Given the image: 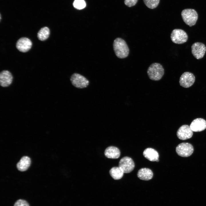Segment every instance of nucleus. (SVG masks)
I'll return each instance as SVG.
<instances>
[{
    "instance_id": "1",
    "label": "nucleus",
    "mask_w": 206,
    "mask_h": 206,
    "mask_svg": "<svg viewBox=\"0 0 206 206\" xmlns=\"http://www.w3.org/2000/svg\"><path fill=\"white\" fill-rule=\"evenodd\" d=\"M113 49L116 56L120 59L124 58L128 55L129 49L125 41L123 39L117 37L114 41Z\"/></svg>"
},
{
    "instance_id": "2",
    "label": "nucleus",
    "mask_w": 206,
    "mask_h": 206,
    "mask_svg": "<svg viewBox=\"0 0 206 206\" xmlns=\"http://www.w3.org/2000/svg\"><path fill=\"white\" fill-rule=\"evenodd\" d=\"M147 73L150 79L154 81H158L163 76L164 70L161 64L154 63L149 66L147 70Z\"/></svg>"
},
{
    "instance_id": "3",
    "label": "nucleus",
    "mask_w": 206,
    "mask_h": 206,
    "mask_svg": "<svg viewBox=\"0 0 206 206\" xmlns=\"http://www.w3.org/2000/svg\"><path fill=\"white\" fill-rule=\"evenodd\" d=\"M181 15L184 21L190 27L195 25L198 18L197 12L192 9L183 10L181 13Z\"/></svg>"
},
{
    "instance_id": "4",
    "label": "nucleus",
    "mask_w": 206,
    "mask_h": 206,
    "mask_svg": "<svg viewBox=\"0 0 206 206\" xmlns=\"http://www.w3.org/2000/svg\"><path fill=\"white\" fill-rule=\"evenodd\" d=\"M171 38L174 43L181 44L187 41L188 36L184 30L180 29H175L171 33Z\"/></svg>"
},
{
    "instance_id": "5",
    "label": "nucleus",
    "mask_w": 206,
    "mask_h": 206,
    "mask_svg": "<svg viewBox=\"0 0 206 206\" xmlns=\"http://www.w3.org/2000/svg\"><path fill=\"white\" fill-rule=\"evenodd\" d=\"M70 80L73 85L78 88H86L89 83V80L86 77L77 73H74L72 75Z\"/></svg>"
},
{
    "instance_id": "6",
    "label": "nucleus",
    "mask_w": 206,
    "mask_h": 206,
    "mask_svg": "<svg viewBox=\"0 0 206 206\" xmlns=\"http://www.w3.org/2000/svg\"><path fill=\"white\" fill-rule=\"evenodd\" d=\"M176 152L180 156L187 157L193 153L194 148L193 146L188 143L183 142L179 144L176 147Z\"/></svg>"
},
{
    "instance_id": "7",
    "label": "nucleus",
    "mask_w": 206,
    "mask_h": 206,
    "mask_svg": "<svg viewBox=\"0 0 206 206\" xmlns=\"http://www.w3.org/2000/svg\"><path fill=\"white\" fill-rule=\"evenodd\" d=\"M134 163L132 159L130 157H125L122 158L119 163V167L124 173H129L134 169Z\"/></svg>"
},
{
    "instance_id": "8",
    "label": "nucleus",
    "mask_w": 206,
    "mask_h": 206,
    "mask_svg": "<svg viewBox=\"0 0 206 206\" xmlns=\"http://www.w3.org/2000/svg\"><path fill=\"white\" fill-rule=\"evenodd\" d=\"M191 49L193 55L197 59L202 58L206 51L205 45L203 43L199 42H196L193 43L191 46Z\"/></svg>"
},
{
    "instance_id": "9",
    "label": "nucleus",
    "mask_w": 206,
    "mask_h": 206,
    "mask_svg": "<svg viewBox=\"0 0 206 206\" xmlns=\"http://www.w3.org/2000/svg\"><path fill=\"white\" fill-rule=\"evenodd\" d=\"M195 80V77L193 73L189 72H185L181 76L179 82L182 87L188 88L193 84Z\"/></svg>"
},
{
    "instance_id": "10",
    "label": "nucleus",
    "mask_w": 206,
    "mask_h": 206,
    "mask_svg": "<svg viewBox=\"0 0 206 206\" xmlns=\"http://www.w3.org/2000/svg\"><path fill=\"white\" fill-rule=\"evenodd\" d=\"M177 135L180 139L185 140L192 137L193 135V131L189 126L187 125H184L178 129Z\"/></svg>"
},
{
    "instance_id": "11",
    "label": "nucleus",
    "mask_w": 206,
    "mask_h": 206,
    "mask_svg": "<svg viewBox=\"0 0 206 206\" xmlns=\"http://www.w3.org/2000/svg\"><path fill=\"white\" fill-rule=\"evenodd\" d=\"M32 45V42L29 38L23 37L19 39L16 43L17 48L20 52H25L29 50Z\"/></svg>"
},
{
    "instance_id": "12",
    "label": "nucleus",
    "mask_w": 206,
    "mask_h": 206,
    "mask_svg": "<svg viewBox=\"0 0 206 206\" xmlns=\"http://www.w3.org/2000/svg\"><path fill=\"white\" fill-rule=\"evenodd\" d=\"M190 126L193 131H202L206 128V121L202 118H196L192 122Z\"/></svg>"
},
{
    "instance_id": "13",
    "label": "nucleus",
    "mask_w": 206,
    "mask_h": 206,
    "mask_svg": "<svg viewBox=\"0 0 206 206\" xmlns=\"http://www.w3.org/2000/svg\"><path fill=\"white\" fill-rule=\"evenodd\" d=\"M13 77L10 72L7 70H3L0 74V83L3 87L9 86L12 83Z\"/></svg>"
},
{
    "instance_id": "14",
    "label": "nucleus",
    "mask_w": 206,
    "mask_h": 206,
    "mask_svg": "<svg viewBox=\"0 0 206 206\" xmlns=\"http://www.w3.org/2000/svg\"><path fill=\"white\" fill-rule=\"evenodd\" d=\"M104 154L107 158L112 159L118 158L120 155V151L119 149L114 146H110L105 150Z\"/></svg>"
},
{
    "instance_id": "15",
    "label": "nucleus",
    "mask_w": 206,
    "mask_h": 206,
    "mask_svg": "<svg viewBox=\"0 0 206 206\" xmlns=\"http://www.w3.org/2000/svg\"><path fill=\"white\" fill-rule=\"evenodd\" d=\"M138 177L140 179L148 181L152 179L153 176L152 171L147 168H142L139 169L137 174Z\"/></svg>"
},
{
    "instance_id": "16",
    "label": "nucleus",
    "mask_w": 206,
    "mask_h": 206,
    "mask_svg": "<svg viewBox=\"0 0 206 206\" xmlns=\"http://www.w3.org/2000/svg\"><path fill=\"white\" fill-rule=\"evenodd\" d=\"M144 156L149 161H157L159 158V154L155 149L151 148L146 149L143 152Z\"/></svg>"
},
{
    "instance_id": "17",
    "label": "nucleus",
    "mask_w": 206,
    "mask_h": 206,
    "mask_svg": "<svg viewBox=\"0 0 206 206\" xmlns=\"http://www.w3.org/2000/svg\"><path fill=\"white\" fill-rule=\"evenodd\" d=\"M31 163V161L29 157L27 156H23L17 164V168L20 171H25L29 167Z\"/></svg>"
},
{
    "instance_id": "18",
    "label": "nucleus",
    "mask_w": 206,
    "mask_h": 206,
    "mask_svg": "<svg viewBox=\"0 0 206 206\" xmlns=\"http://www.w3.org/2000/svg\"><path fill=\"white\" fill-rule=\"evenodd\" d=\"M109 173L111 177L115 180H119L122 178L124 173L118 167H114L110 169Z\"/></svg>"
},
{
    "instance_id": "19",
    "label": "nucleus",
    "mask_w": 206,
    "mask_h": 206,
    "mask_svg": "<svg viewBox=\"0 0 206 206\" xmlns=\"http://www.w3.org/2000/svg\"><path fill=\"white\" fill-rule=\"evenodd\" d=\"M50 34V30L49 28L45 27L41 28L38 32L37 36L38 39L43 41L47 39Z\"/></svg>"
},
{
    "instance_id": "20",
    "label": "nucleus",
    "mask_w": 206,
    "mask_h": 206,
    "mask_svg": "<svg viewBox=\"0 0 206 206\" xmlns=\"http://www.w3.org/2000/svg\"><path fill=\"white\" fill-rule=\"evenodd\" d=\"M144 3L148 8L151 9L156 8L158 5L160 0H143Z\"/></svg>"
},
{
    "instance_id": "21",
    "label": "nucleus",
    "mask_w": 206,
    "mask_h": 206,
    "mask_svg": "<svg viewBox=\"0 0 206 206\" xmlns=\"http://www.w3.org/2000/svg\"><path fill=\"white\" fill-rule=\"evenodd\" d=\"M73 5L75 8L78 9H81L85 7L86 3L84 0H75Z\"/></svg>"
},
{
    "instance_id": "22",
    "label": "nucleus",
    "mask_w": 206,
    "mask_h": 206,
    "mask_svg": "<svg viewBox=\"0 0 206 206\" xmlns=\"http://www.w3.org/2000/svg\"><path fill=\"white\" fill-rule=\"evenodd\" d=\"M14 206H29L26 200L22 199L17 200L15 203Z\"/></svg>"
},
{
    "instance_id": "23",
    "label": "nucleus",
    "mask_w": 206,
    "mask_h": 206,
    "mask_svg": "<svg viewBox=\"0 0 206 206\" xmlns=\"http://www.w3.org/2000/svg\"><path fill=\"white\" fill-rule=\"evenodd\" d=\"M138 0H124V3L127 6L131 7L135 5Z\"/></svg>"
}]
</instances>
